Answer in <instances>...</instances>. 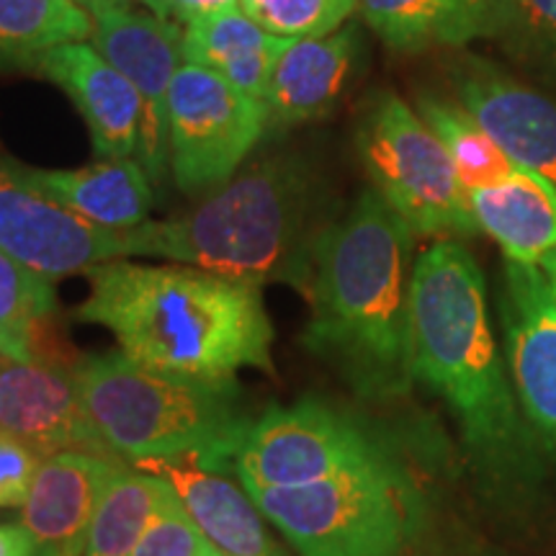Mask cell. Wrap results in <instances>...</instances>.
Wrapping results in <instances>:
<instances>
[{
    "label": "cell",
    "instance_id": "6da1fadb",
    "mask_svg": "<svg viewBox=\"0 0 556 556\" xmlns=\"http://www.w3.org/2000/svg\"><path fill=\"white\" fill-rule=\"evenodd\" d=\"M78 319L101 325L137 364L197 381L274 374V325L258 283L186 263L116 258L88 270Z\"/></svg>",
    "mask_w": 556,
    "mask_h": 556
},
{
    "label": "cell",
    "instance_id": "7a4b0ae2",
    "mask_svg": "<svg viewBox=\"0 0 556 556\" xmlns=\"http://www.w3.org/2000/svg\"><path fill=\"white\" fill-rule=\"evenodd\" d=\"M415 232L374 189L325 229L312 261L302 345L361 397L392 400L413 387L409 287Z\"/></svg>",
    "mask_w": 556,
    "mask_h": 556
},
{
    "label": "cell",
    "instance_id": "3957f363",
    "mask_svg": "<svg viewBox=\"0 0 556 556\" xmlns=\"http://www.w3.org/2000/svg\"><path fill=\"white\" fill-rule=\"evenodd\" d=\"M336 217L328 184L299 150H274L242 165L222 189L186 212L124 232L127 258L186 263L307 291L319 238Z\"/></svg>",
    "mask_w": 556,
    "mask_h": 556
},
{
    "label": "cell",
    "instance_id": "277c9868",
    "mask_svg": "<svg viewBox=\"0 0 556 556\" xmlns=\"http://www.w3.org/2000/svg\"><path fill=\"white\" fill-rule=\"evenodd\" d=\"M413 377L446 402L471 451L503 462L520 443L516 392L507 381L475 255L435 240L415 258L409 287Z\"/></svg>",
    "mask_w": 556,
    "mask_h": 556
},
{
    "label": "cell",
    "instance_id": "5b68a950",
    "mask_svg": "<svg viewBox=\"0 0 556 556\" xmlns=\"http://www.w3.org/2000/svg\"><path fill=\"white\" fill-rule=\"evenodd\" d=\"M88 417L124 462H193L222 471L253 420L238 381H197L148 368L122 351L75 366Z\"/></svg>",
    "mask_w": 556,
    "mask_h": 556
},
{
    "label": "cell",
    "instance_id": "8992f818",
    "mask_svg": "<svg viewBox=\"0 0 556 556\" xmlns=\"http://www.w3.org/2000/svg\"><path fill=\"white\" fill-rule=\"evenodd\" d=\"M245 490L302 556H402L420 518V500L400 462L302 486Z\"/></svg>",
    "mask_w": 556,
    "mask_h": 556
},
{
    "label": "cell",
    "instance_id": "52a82bcc",
    "mask_svg": "<svg viewBox=\"0 0 556 556\" xmlns=\"http://www.w3.org/2000/svg\"><path fill=\"white\" fill-rule=\"evenodd\" d=\"M356 148L371 189L415 238H471L479 225L469 191L435 131L394 90H377L361 109Z\"/></svg>",
    "mask_w": 556,
    "mask_h": 556
},
{
    "label": "cell",
    "instance_id": "ba28073f",
    "mask_svg": "<svg viewBox=\"0 0 556 556\" xmlns=\"http://www.w3.org/2000/svg\"><path fill=\"white\" fill-rule=\"evenodd\" d=\"M235 462L242 486H302L397 458L353 415L304 397L253 420Z\"/></svg>",
    "mask_w": 556,
    "mask_h": 556
},
{
    "label": "cell",
    "instance_id": "9c48e42d",
    "mask_svg": "<svg viewBox=\"0 0 556 556\" xmlns=\"http://www.w3.org/2000/svg\"><path fill=\"white\" fill-rule=\"evenodd\" d=\"M263 101L204 67L176 73L168 109V173L189 199H204L238 176L266 135Z\"/></svg>",
    "mask_w": 556,
    "mask_h": 556
},
{
    "label": "cell",
    "instance_id": "30bf717a",
    "mask_svg": "<svg viewBox=\"0 0 556 556\" xmlns=\"http://www.w3.org/2000/svg\"><path fill=\"white\" fill-rule=\"evenodd\" d=\"M88 41L137 90L142 122L135 157L160 186L168 176V109L173 80L184 67V31L173 21L119 3L96 13Z\"/></svg>",
    "mask_w": 556,
    "mask_h": 556
},
{
    "label": "cell",
    "instance_id": "8fae6325",
    "mask_svg": "<svg viewBox=\"0 0 556 556\" xmlns=\"http://www.w3.org/2000/svg\"><path fill=\"white\" fill-rule=\"evenodd\" d=\"M0 250L50 281L127 258L124 232L70 212L31 186L9 157H0Z\"/></svg>",
    "mask_w": 556,
    "mask_h": 556
},
{
    "label": "cell",
    "instance_id": "7c38bea8",
    "mask_svg": "<svg viewBox=\"0 0 556 556\" xmlns=\"http://www.w3.org/2000/svg\"><path fill=\"white\" fill-rule=\"evenodd\" d=\"M500 323L520 407L556 448V296L541 266L505 261Z\"/></svg>",
    "mask_w": 556,
    "mask_h": 556
},
{
    "label": "cell",
    "instance_id": "4fadbf2b",
    "mask_svg": "<svg viewBox=\"0 0 556 556\" xmlns=\"http://www.w3.org/2000/svg\"><path fill=\"white\" fill-rule=\"evenodd\" d=\"M0 433L37 451H111L90 422L75 368L50 358L29 364L0 358Z\"/></svg>",
    "mask_w": 556,
    "mask_h": 556
},
{
    "label": "cell",
    "instance_id": "5bb4252c",
    "mask_svg": "<svg viewBox=\"0 0 556 556\" xmlns=\"http://www.w3.org/2000/svg\"><path fill=\"white\" fill-rule=\"evenodd\" d=\"M124 458L106 451H62L41 458L21 507L37 556H83L101 500L122 471Z\"/></svg>",
    "mask_w": 556,
    "mask_h": 556
},
{
    "label": "cell",
    "instance_id": "9a60e30c",
    "mask_svg": "<svg viewBox=\"0 0 556 556\" xmlns=\"http://www.w3.org/2000/svg\"><path fill=\"white\" fill-rule=\"evenodd\" d=\"M31 67L65 90L86 122L101 160L137 155L142 103L137 90L90 41H70L45 52Z\"/></svg>",
    "mask_w": 556,
    "mask_h": 556
},
{
    "label": "cell",
    "instance_id": "2e32d148",
    "mask_svg": "<svg viewBox=\"0 0 556 556\" xmlns=\"http://www.w3.org/2000/svg\"><path fill=\"white\" fill-rule=\"evenodd\" d=\"M456 90L505 155L556 193V101L490 67H469Z\"/></svg>",
    "mask_w": 556,
    "mask_h": 556
},
{
    "label": "cell",
    "instance_id": "e0dca14e",
    "mask_svg": "<svg viewBox=\"0 0 556 556\" xmlns=\"http://www.w3.org/2000/svg\"><path fill=\"white\" fill-rule=\"evenodd\" d=\"M358 52L361 39L353 24L328 37L291 39L278 54L263 99L268 129H291L328 116L351 86Z\"/></svg>",
    "mask_w": 556,
    "mask_h": 556
},
{
    "label": "cell",
    "instance_id": "ac0fdd59",
    "mask_svg": "<svg viewBox=\"0 0 556 556\" xmlns=\"http://www.w3.org/2000/svg\"><path fill=\"white\" fill-rule=\"evenodd\" d=\"M137 467L155 471L173 486L199 531L225 556H287L263 526V513L248 490L222 471L193 462H144Z\"/></svg>",
    "mask_w": 556,
    "mask_h": 556
},
{
    "label": "cell",
    "instance_id": "d6986e66",
    "mask_svg": "<svg viewBox=\"0 0 556 556\" xmlns=\"http://www.w3.org/2000/svg\"><path fill=\"white\" fill-rule=\"evenodd\" d=\"M21 176L60 201L70 212L93 225L129 232L150 219L155 206L152 180L142 165L131 157L99 160L86 168L47 170L16 163Z\"/></svg>",
    "mask_w": 556,
    "mask_h": 556
},
{
    "label": "cell",
    "instance_id": "ffe728a7",
    "mask_svg": "<svg viewBox=\"0 0 556 556\" xmlns=\"http://www.w3.org/2000/svg\"><path fill=\"white\" fill-rule=\"evenodd\" d=\"M358 11L397 52L464 47L505 31V0H358Z\"/></svg>",
    "mask_w": 556,
    "mask_h": 556
},
{
    "label": "cell",
    "instance_id": "44dd1931",
    "mask_svg": "<svg viewBox=\"0 0 556 556\" xmlns=\"http://www.w3.org/2000/svg\"><path fill=\"white\" fill-rule=\"evenodd\" d=\"M469 204L505 261L541 266L556 250V193L533 173L516 168L503 184L469 191Z\"/></svg>",
    "mask_w": 556,
    "mask_h": 556
},
{
    "label": "cell",
    "instance_id": "7402d4cb",
    "mask_svg": "<svg viewBox=\"0 0 556 556\" xmlns=\"http://www.w3.org/2000/svg\"><path fill=\"white\" fill-rule=\"evenodd\" d=\"M291 39L276 37L242 9L193 21L184 29V62L219 75L253 99H266L278 54Z\"/></svg>",
    "mask_w": 556,
    "mask_h": 556
},
{
    "label": "cell",
    "instance_id": "603a6c76",
    "mask_svg": "<svg viewBox=\"0 0 556 556\" xmlns=\"http://www.w3.org/2000/svg\"><path fill=\"white\" fill-rule=\"evenodd\" d=\"M93 16L73 0H0V62L31 65L70 41H88Z\"/></svg>",
    "mask_w": 556,
    "mask_h": 556
},
{
    "label": "cell",
    "instance_id": "cb8c5ba5",
    "mask_svg": "<svg viewBox=\"0 0 556 556\" xmlns=\"http://www.w3.org/2000/svg\"><path fill=\"white\" fill-rule=\"evenodd\" d=\"M417 114L441 139L467 191L503 184L518 168L462 103L422 93L417 99Z\"/></svg>",
    "mask_w": 556,
    "mask_h": 556
},
{
    "label": "cell",
    "instance_id": "d4e9b609",
    "mask_svg": "<svg viewBox=\"0 0 556 556\" xmlns=\"http://www.w3.org/2000/svg\"><path fill=\"white\" fill-rule=\"evenodd\" d=\"M168 490L155 471L124 469L101 500L83 556H131Z\"/></svg>",
    "mask_w": 556,
    "mask_h": 556
},
{
    "label": "cell",
    "instance_id": "484cf974",
    "mask_svg": "<svg viewBox=\"0 0 556 556\" xmlns=\"http://www.w3.org/2000/svg\"><path fill=\"white\" fill-rule=\"evenodd\" d=\"M58 309L50 278L34 274L0 250V358L29 361L41 356L45 325Z\"/></svg>",
    "mask_w": 556,
    "mask_h": 556
},
{
    "label": "cell",
    "instance_id": "4316f807",
    "mask_svg": "<svg viewBox=\"0 0 556 556\" xmlns=\"http://www.w3.org/2000/svg\"><path fill=\"white\" fill-rule=\"evenodd\" d=\"M255 24L283 39L328 37L358 11V0H240Z\"/></svg>",
    "mask_w": 556,
    "mask_h": 556
},
{
    "label": "cell",
    "instance_id": "83f0119b",
    "mask_svg": "<svg viewBox=\"0 0 556 556\" xmlns=\"http://www.w3.org/2000/svg\"><path fill=\"white\" fill-rule=\"evenodd\" d=\"M206 546V536L170 486L131 556H204Z\"/></svg>",
    "mask_w": 556,
    "mask_h": 556
},
{
    "label": "cell",
    "instance_id": "f1b7e54d",
    "mask_svg": "<svg viewBox=\"0 0 556 556\" xmlns=\"http://www.w3.org/2000/svg\"><path fill=\"white\" fill-rule=\"evenodd\" d=\"M41 464L37 451L0 433V507H24Z\"/></svg>",
    "mask_w": 556,
    "mask_h": 556
},
{
    "label": "cell",
    "instance_id": "f546056e",
    "mask_svg": "<svg viewBox=\"0 0 556 556\" xmlns=\"http://www.w3.org/2000/svg\"><path fill=\"white\" fill-rule=\"evenodd\" d=\"M505 31L556 58V0H505Z\"/></svg>",
    "mask_w": 556,
    "mask_h": 556
},
{
    "label": "cell",
    "instance_id": "4dcf8cb0",
    "mask_svg": "<svg viewBox=\"0 0 556 556\" xmlns=\"http://www.w3.org/2000/svg\"><path fill=\"white\" fill-rule=\"evenodd\" d=\"M144 11L173 21V24H193V21L214 16V13L240 9V0H135Z\"/></svg>",
    "mask_w": 556,
    "mask_h": 556
},
{
    "label": "cell",
    "instance_id": "1f68e13d",
    "mask_svg": "<svg viewBox=\"0 0 556 556\" xmlns=\"http://www.w3.org/2000/svg\"><path fill=\"white\" fill-rule=\"evenodd\" d=\"M0 556H37V544L24 523H0Z\"/></svg>",
    "mask_w": 556,
    "mask_h": 556
},
{
    "label": "cell",
    "instance_id": "d6a6232c",
    "mask_svg": "<svg viewBox=\"0 0 556 556\" xmlns=\"http://www.w3.org/2000/svg\"><path fill=\"white\" fill-rule=\"evenodd\" d=\"M73 3H78L83 11H88L90 16H96V13L111 9V5H119V3H131V0H73Z\"/></svg>",
    "mask_w": 556,
    "mask_h": 556
},
{
    "label": "cell",
    "instance_id": "836d02e7",
    "mask_svg": "<svg viewBox=\"0 0 556 556\" xmlns=\"http://www.w3.org/2000/svg\"><path fill=\"white\" fill-rule=\"evenodd\" d=\"M541 270L546 274L548 283H552V289H554V296H556V250L552 255H546L544 263H541Z\"/></svg>",
    "mask_w": 556,
    "mask_h": 556
},
{
    "label": "cell",
    "instance_id": "e575fe53",
    "mask_svg": "<svg viewBox=\"0 0 556 556\" xmlns=\"http://www.w3.org/2000/svg\"><path fill=\"white\" fill-rule=\"evenodd\" d=\"M204 556H225V554H222L219 548H214L212 544H208V546H206V552H204Z\"/></svg>",
    "mask_w": 556,
    "mask_h": 556
}]
</instances>
